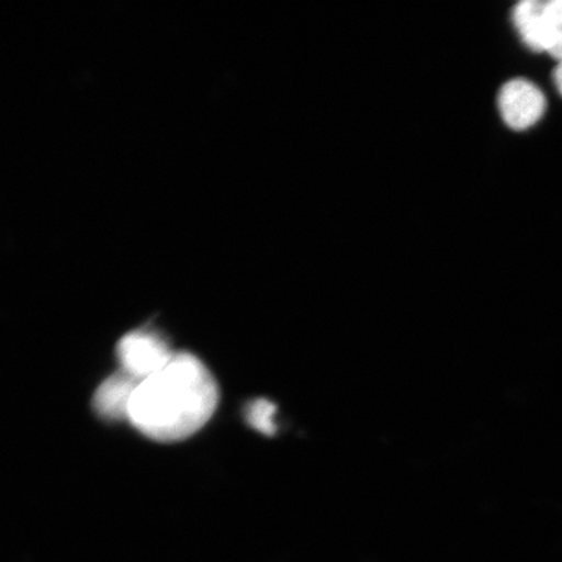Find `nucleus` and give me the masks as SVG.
Here are the masks:
<instances>
[{
    "label": "nucleus",
    "mask_w": 562,
    "mask_h": 562,
    "mask_svg": "<svg viewBox=\"0 0 562 562\" xmlns=\"http://www.w3.org/2000/svg\"><path fill=\"white\" fill-rule=\"evenodd\" d=\"M220 403V389L200 358L176 353L164 370L140 382L130 403L128 420L159 442L191 438L207 424Z\"/></svg>",
    "instance_id": "1"
},
{
    "label": "nucleus",
    "mask_w": 562,
    "mask_h": 562,
    "mask_svg": "<svg viewBox=\"0 0 562 562\" xmlns=\"http://www.w3.org/2000/svg\"><path fill=\"white\" fill-rule=\"evenodd\" d=\"M116 356L122 370L137 381L164 370L176 356L165 337L150 329H136L119 340Z\"/></svg>",
    "instance_id": "2"
},
{
    "label": "nucleus",
    "mask_w": 562,
    "mask_h": 562,
    "mask_svg": "<svg viewBox=\"0 0 562 562\" xmlns=\"http://www.w3.org/2000/svg\"><path fill=\"white\" fill-rule=\"evenodd\" d=\"M547 108L546 97L536 83L524 79L512 80L498 94V109L505 124L512 130L525 131L543 117Z\"/></svg>",
    "instance_id": "3"
},
{
    "label": "nucleus",
    "mask_w": 562,
    "mask_h": 562,
    "mask_svg": "<svg viewBox=\"0 0 562 562\" xmlns=\"http://www.w3.org/2000/svg\"><path fill=\"white\" fill-rule=\"evenodd\" d=\"M139 383L123 370L105 379L94 393V412L105 420L128 419L131 398Z\"/></svg>",
    "instance_id": "4"
},
{
    "label": "nucleus",
    "mask_w": 562,
    "mask_h": 562,
    "mask_svg": "<svg viewBox=\"0 0 562 562\" xmlns=\"http://www.w3.org/2000/svg\"><path fill=\"white\" fill-rule=\"evenodd\" d=\"M546 3L543 0H525L513 10V23L525 45L537 53H548L552 41Z\"/></svg>",
    "instance_id": "5"
},
{
    "label": "nucleus",
    "mask_w": 562,
    "mask_h": 562,
    "mask_svg": "<svg viewBox=\"0 0 562 562\" xmlns=\"http://www.w3.org/2000/svg\"><path fill=\"white\" fill-rule=\"evenodd\" d=\"M277 405L266 398H258L246 407V420L257 431L272 437L277 432L276 418Z\"/></svg>",
    "instance_id": "6"
},
{
    "label": "nucleus",
    "mask_w": 562,
    "mask_h": 562,
    "mask_svg": "<svg viewBox=\"0 0 562 562\" xmlns=\"http://www.w3.org/2000/svg\"><path fill=\"white\" fill-rule=\"evenodd\" d=\"M548 23H550L552 41L548 54L559 63L562 61V0H550L546 3Z\"/></svg>",
    "instance_id": "7"
},
{
    "label": "nucleus",
    "mask_w": 562,
    "mask_h": 562,
    "mask_svg": "<svg viewBox=\"0 0 562 562\" xmlns=\"http://www.w3.org/2000/svg\"><path fill=\"white\" fill-rule=\"evenodd\" d=\"M554 86H557L559 93L562 95V61L554 68L553 72Z\"/></svg>",
    "instance_id": "8"
}]
</instances>
